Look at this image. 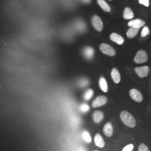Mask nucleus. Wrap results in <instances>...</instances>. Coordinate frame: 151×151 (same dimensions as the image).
Segmentation results:
<instances>
[{
    "instance_id": "obj_23",
    "label": "nucleus",
    "mask_w": 151,
    "mask_h": 151,
    "mask_svg": "<svg viewBox=\"0 0 151 151\" xmlns=\"http://www.w3.org/2000/svg\"><path fill=\"white\" fill-rule=\"evenodd\" d=\"M138 151H150V150L145 144L141 143L138 147Z\"/></svg>"
},
{
    "instance_id": "obj_16",
    "label": "nucleus",
    "mask_w": 151,
    "mask_h": 151,
    "mask_svg": "<svg viewBox=\"0 0 151 151\" xmlns=\"http://www.w3.org/2000/svg\"><path fill=\"white\" fill-rule=\"evenodd\" d=\"M99 86L100 89L104 92H107L108 91V83L105 78L101 77L99 80Z\"/></svg>"
},
{
    "instance_id": "obj_14",
    "label": "nucleus",
    "mask_w": 151,
    "mask_h": 151,
    "mask_svg": "<svg viewBox=\"0 0 151 151\" xmlns=\"http://www.w3.org/2000/svg\"><path fill=\"white\" fill-rule=\"evenodd\" d=\"M94 141L95 145L100 148H103L105 146V142L103 139V137L100 134L97 133L95 137Z\"/></svg>"
},
{
    "instance_id": "obj_3",
    "label": "nucleus",
    "mask_w": 151,
    "mask_h": 151,
    "mask_svg": "<svg viewBox=\"0 0 151 151\" xmlns=\"http://www.w3.org/2000/svg\"><path fill=\"white\" fill-rule=\"evenodd\" d=\"M100 51L104 54H106L109 56L113 57L116 54V52L115 49L110 45L107 44L103 43L100 45Z\"/></svg>"
},
{
    "instance_id": "obj_15",
    "label": "nucleus",
    "mask_w": 151,
    "mask_h": 151,
    "mask_svg": "<svg viewBox=\"0 0 151 151\" xmlns=\"http://www.w3.org/2000/svg\"><path fill=\"white\" fill-rule=\"evenodd\" d=\"M134 15L132 10L130 7H126L123 12V17L126 20H130L134 17Z\"/></svg>"
},
{
    "instance_id": "obj_21",
    "label": "nucleus",
    "mask_w": 151,
    "mask_h": 151,
    "mask_svg": "<svg viewBox=\"0 0 151 151\" xmlns=\"http://www.w3.org/2000/svg\"><path fill=\"white\" fill-rule=\"evenodd\" d=\"M150 29L148 27H145L143 28L142 32H141V36L142 37H145L147 35H148V34H150Z\"/></svg>"
},
{
    "instance_id": "obj_7",
    "label": "nucleus",
    "mask_w": 151,
    "mask_h": 151,
    "mask_svg": "<svg viewBox=\"0 0 151 151\" xmlns=\"http://www.w3.org/2000/svg\"><path fill=\"white\" fill-rule=\"evenodd\" d=\"M130 96L137 103H140L143 100V96L142 93L138 90L133 88L129 91Z\"/></svg>"
},
{
    "instance_id": "obj_26",
    "label": "nucleus",
    "mask_w": 151,
    "mask_h": 151,
    "mask_svg": "<svg viewBox=\"0 0 151 151\" xmlns=\"http://www.w3.org/2000/svg\"><path fill=\"white\" fill-rule=\"evenodd\" d=\"M139 3L145 6L146 7H148L150 5V1L149 0H139Z\"/></svg>"
},
{
    "instance_id": "obj_25",
    "label": "nucleus",
    "mask_w": 151,
    "mask_h": 151,
    "mask_svg": "<svg viewBox=\"0 0 151 151\" xmlns=\"http://www.w3.org/2000/svg\"><path fill=\"white\" fill-rule=\"evenodd\" d=\"M88 84V81L86 79H82L80 81V86L81 87L86 86Z\"/></svg>"
},
{
    "instance_id": "obj_6",
    "label": "nucleus",
    "mask_w": 151,
    "mask_h": 151,
    "mask_svg": "<svg viewBox=\"0 0 151 151\" xmlns=\"http://www.w3.org/2000/svg\"><path fill=\"white\" fill-rule=\"evenodd\" d=\"M92 24L93 27H95V29L98 32L102 31L103 29V22L99 16L97 15H95L92 17Z\"/></svg>"
},
{
    "instance_id": "obj_29",
    "label": "nucleus",
    "mask_w": 151,
    "mask_h": 151,
    "mask_svg": "<svg viewBox=\"0 0 151 151\" xmlns=\"http://www.w3.org/2000/svg\"><path fill=\"white\" fill-rule=\"evenodd\" d=\"M109 1H111V0H109Z\"/></svg>"
},
{
    "instance_id": "obj_4",
    "label": "nucleus",
    "mask_w": 151,
    "mask_h": 151,
    "mask_svg": "<svg viewBox=\"0 0 151 151\" xmlns=\"http://www.w3.org/2000/svg\"><path fill=\"white\" fill-rule=\"evenodd\" d=\"M135 73L140 78L146 77L148 75L150 72V68L148 66H143L139 67H135L134 68Z\"/></svg>"
},
{
    "instance_id": "obj_18",
    "label": "nucleus",
    "mask_w": 151,
    "mask_h": 151,
    "mask_svg": "<svg viewBox=\"0 0 151 151\" xmlns=\"http://www.w3.org/2000/svg\"><path fill=\"white\" fill-rule=\"evenodd\" d=\"M139 30V29H135L133 27H130L128 32H127V37L129 39L134 38L136 36V35L138 33Z\"/></svg>"
},
{
    "instance_id": "obj_27",
    "label": "nucleus",
    "mask_w": 151,
    "mask_h": 151,
    "mask_svg": "<svg viewBox=\"0 0 151 151\" xmlns=\"http://www.w3.org/2000/svg\"><path fill=\"white\" fill-rule=\"evenodd\" d=\"M82 1L85 3H88L91 1V0H82Z\"/></svg>"
},
{
    "instance_id": "obj_2",
    "label": "nucleus",
    "mask_w": 151,
    "mask_h": 151,
    "mask_svg": "<svg viewBox=\"0 0 151 151\" xmlns=\"http://www.w3.org/2000/svg\"><path fill=\"white\" fill-rule=\"evenodd\" d=\"M148 54L146 51L144 50H140L135 55L134 61L137 64H141L146 62L148 60Z\"/></svg>"
},
{
    "instance_id": "obj_24",
    "label": "nucleus",
    "mask_w": 151,
    "mask_h": 151,
    "mask_svg": "<svg viewBox=\"0 0 151 151\" xmlns=\"http://www.w3.org/2000/svg\"><path fill=\"white\" fill-rule=\"evenodd\" d=\"M134 148V146L132 144H130L127 146H125L123 149L122 151H132Z\"/></svg>"
},
{
    "instance_id": "obj_8",
    "label": "nucleus",
    "mask_w": 151,
    "mask_h": 151,
    "mask_svg": "<svg viewBox=\"0 0 151 151\" xmlns=\"http://www.w3.org/2000/svg\"><path fill=\"white\" fill-rule=\"evenodd\" d=\"M128 25L130 27H133L135 29H140V27H143L145 25V22L141 19H134L130 21L128 23Z\"/></svg>"
},
{
    "instance_id": "obj_1",
    "label": "nucleus",
    "mask_w": 151,
    "mask_h": 151,
    "mask_svg": "<svg viewBox=\"0 0 151 151\" xmlns=\"http://www.w3.org/2000/svg\"><path fill=\"white\" fill-rule=\"evenodd\" d=\"M120 117L123 123L127 127L130 128L135 127L136 125L135 119L133 116L127 111H122L120 114Z\"/></svg>"
},
{
    "instance_id": "obj_9",
    "label": "nucleus",
    "mask_w": 151,
    "mask_h": 151,
    "mask_svg": "<svg viewBox=\"0 0 151 151\" xmlns=\"http://www.w3.org/2000/svg\"><path fill=\"white\" fill-rule=\"evenodd\" d=\"M110 39L115 43H116L119 45L123 44L124 42V38H123L121 35L116 33H112L110 35Z\"/></svg>"
},
{
    "instance_id": "obj_12",
    "label": "nucleus",
    "mask_w": 151,
    "mask_h": 151,
    "mask_svg": "<svg viewBox=\"0 0 151 151\" xmlns=\"http://www.w3.org/2000/svg\"><path fill=\"white\" fill-rule=\"evenodd\" d=\"M111 76L113 80L115 83H119L121 80L120 75L119 71L116 68H113V70L111 72Z\"/></svg>"
},
{
    "instance_id": "obj_28",
    "label": "nucleus",
    "mask_w": 151,
    "mask_h": 151,
    "mask_svg": "<svg viewBox=\"0 0 151 151\" xmlns=\"http://www.w3.org/2000/svg\"><path fill=\"white\" fill-rule=\"evenodd\" d=\"M98 151V150H95V151Z\"/></svg>"
},
{
    "instance_id": "obj_19",
    "label": "nucleus",
    "mask_w": 151,
    "mask_h": 151,
    "mask_svg": "<svg viewBox=\"0 0 151 151\" xmlns=\"http://www.w3.org/2000/svg\"><path fill=\"white\" fill-rule=\"evenodd\" d=\"M82 136L83 140H85L87 143H90L91 142V137L90 136V133H88V132H87L86 130L83 131L82 132Z\"/></svg>"
},
{
    "instance_id": "obj_11",
    "label": "nucleus",
    "mask_w": 151,
    "mask_h": 151,
    "mask_svg": "<svg viewBox=\"0 0 151 151\" xmlns=\"http://www.w3.org/2000/svg\"><path fill=\"white\" fill-rule=\"evenodd\" d=\"M83 54L87 59L90 60L94 55V50L91 47H86L83 50Z\"/></svg>"
},
{
    "instance_id": "obj_10",
    "label": "nucleus",
    "mask_w": 151,
    "mask_h": 151,
    "mask_svg": "<svg viewBox=\"0 0 151 151\" xmlns=\"http://www.w3.org/2000/svg\"><path fill=\"white\" fill-rule=\"evenodd\" d=\"M103 132L105 135L107 137H111L113 134V125L111 123L108 122L105 125L104 128H103Z\"/></svg>"
},
{
    "instance_id": "obj_20",
    "label": "nucleus",
    "mask_w": 151,
    "mask_h": 151,
    "mask_svg": "<svg viewBox=\"0 0 151 151\" xmlns=\"http://www.w3.org/2000/svg\"><path fill=\"white\" fill-rule=\"evenodd\" d=\"M93 91L92 89H88L85 93L83 97L86 100H89L93 96Z\"/></svg>"
},
{
    "instance_id": "obj_22",
    "label": "nucleus",
    "mask_w": 151,
    "mask_h": 151,
    "mask_svg": "<svg viewBox=\"0 0 151 151\" xmlns=\"http://www.w3.org/2000/svg\"><path fill=\"white\" fill-rule=\"evenodd\" d=\"M80 110L82 112L86 113L90 110V106L87 104H82L80 106Z\"/></svg>"
},
{
    "instance_id": "obj_17",
    "label": "nucleus",
    "mask_w": 151,
    "mask_h": 151,
    "mask_svg": "<svg viewBox=\"0 0 151 151\" xmlns=\"http://www.w3.org/2000/svg\"><path fill=\"white\" fill-rule=\"evenodd\" d=\"M97 4L100 7L103 9V10L105 12H110L111 9L109 6L106 2L104 0H97Z\"/></svg>"
},
{
    "instance_id": "obj_13",
    "label": "nucleus",
    "mask_w": 151,
    "mask_h": 151,
    "mask_svg": "<svg viewBox=\"0 0 151 151\" xmlns=\"http://www.w3.org/2000/svg\"><path fill=\"white\" fill-rule=\"evenodd\" d=\"M93 119L94 120V122L96 123H100L104 117V115L102 111H95L93 114Z\"/></svg>"
},
{
    "instance_id": "obj_5",
    "label": "nucleus",
    "mask_w": 151,
    "mask_h": 151,
    "mask_svg": "<svg viewBox=\"0 0 151 151\" xmlns=\"http://www.w3.org/2000/svg\"><path fill=\"white\" fill-rule=\"evenodd\" d=\"M108 102V98L105 96H97L92 102V107L97 108L105 105Z\"/></svg>"
}]
</instances>
